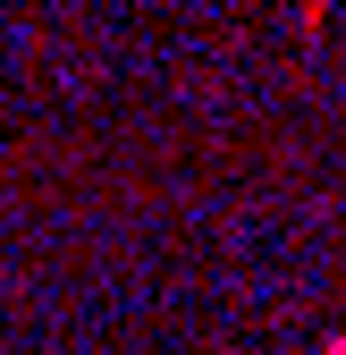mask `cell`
<instances>
[{"label": "cell", "mask_w": 346, "mask_h": 355, "mask_svg": "<svg viewBox=\"0 0 346 355\" xmlns=\"http://www.w3.org/2000/svg\"><path fill=\"white\" fill-rule=\"evenodd\" d=\"M329 355H346V338H329Z\"/></svg>", "instance_id": "cell-1"}]
</instances>
